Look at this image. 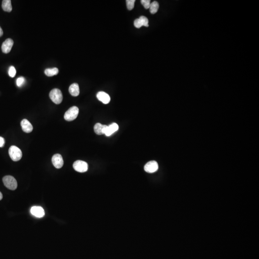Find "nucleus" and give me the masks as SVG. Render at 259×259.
<instances>
[{
	"instance_id": "nucleus-1",
	"label": "nucleus",
	"mask_w": 259,
	"mask_h": 259,
	"mask_svg": "<svg viewBox=\"0 0 259 259\" xmlns=\"http://www.w3.org/2000/svg\"><path fill=\"white\" fill-rule=\"evenodd\" d=\"M9 154L12 160L13 161L20 160L22 157V152L17 146L12 145L9 148Z\"/></svg>"
},
{
	"instance_id": "nucleus-2",
	"label": "nucleus",
	"mask_w": 259,
	"mask_h": 259,
	"mask_svg": "<svg viewBox=\"0 0 259 259\" xmlns=\"http://www.w3.org/2000/svg\"><path fill=\"white\" fill-rule=\"evenodd\" d=\"M50 98L55 104H60L63 99L62 93L59 89H53L50 93Z\"/></svg>"
},
{
	"instance_id": "nucleus-3",
	"label": "nucleus",
	"mask_w": 259,
	"mask_h": 259,
	"mask_svg": "<svg viewBox=\"0 0 259 259\" xmlns=\"http://www.w3.org/2000/svg\"><path fill=\"white\" fill-rule=\"evenodd\" d=\"M4 185L11 190H15L17 187V183L16 179L12 176H6L2 178Z\"/></svg>"
},
{
	"instance_id": "nucleus-4",
	"label": "nucleus",
	"mask_w": 259,
	"mask_h": 259,
	"mask_svg": "<svg viewBox=\"0 0 259 259\" xmlns=\"http://www.w3.org/2000/svg\"><path fill=\"white\" fill-rule=\"evenodd\" d=\"M79 113V109L77 107H70L64 114V119L67 121H72L77 118Z\"/></svg>"
},
{
	"instance_id": "nucleus-5",
	"label": "nucleus",
	"mask_w": 259,
	"mask_h": 259,
	"mask_svg": "<svg viewBox=\"0 0 259 259\" xmlns=\"http://www.w3.org/2000/svg\"><path fill=\"white\" fill-rule=\"evenodd\" d=\"M74 170L78 172L83 173L87 171L88 170V163L82 160H77L74 162L73 164Z\"/></svg>"
},
{
	"instance_id": "nucleus-6",
	"label": "nucleus",
	"mask_w": 259,
	"mask_h": 259,
	"mask_svg": "<svg viewBox=\"0 0 259 259\" xmlns=\"http://www.w3.org/2000/svg\"><path fill=\"white\" fill-rule=\"evenodd\" d=\"M158 165L156 161H151L146 163L144 167V170L146 172L152 173L158 170Z\"/></svg>"
},
{
	"instance_id": "nucleus-7",
	"label": "nucleus",
	"mask_w": 259,
	"mask_h": 259,
	"mask_svg": "<svg viewBox=\"0 0 259 259\" xmlns=\"http://www.w3.org/2000/svg\"><path fill=\"white\" fill-rule=\"evenodd\" d=\"M52 164L56 168H61L62 167L64 164L63 158L60 154H57L53 156L52 157Z\"/></svg>"
},
{
	"instance_id": "nucleus-8",
	"label": "nucleus",
	"mask_w": 259,
	"mask_h": 259,
	"mask_svg": "<svg viewBox=\"0 0 259 259\" xmlns=\"http://www.w3.org/2000/svg\"><path fill=\"white\" fill-rule=\"evenodd\" d=\"M13 41L11 39H6L2 43V52L5 53H8L11 51L13 46Z\"/></svg>"
},
{
	"instance_id": "nucleus-9",
	"label": "nucleus",
	"mask_w": 259,
	"mask_h": 259,
	"mask_svg": "<svg viewBox=\"0 0 259 259\" xmlns=\"http://www.w3.org/2000/svg\"><path fill=\"white\" fill-rule=\"evenodd\" d=\"M118 125L116 123H113L109 126H107L104 130V134L107 136H111L113 133L118 130Z\"/></svg>"
},
{
	"instance_id": "nucleus-10",
	"label": "nucleus",
	"mask_w": 259,
	"mask_h": 259,
	"mask_svg": "<svg viewBox=\"0 0 259 259\" xmlns=\"http://www.w3.org/2000/svg\"><path fill=\"white\" fill-rule=\"evenodd\" d=\"M30 212L32 215L41 218L45 215V211L42 207L40 206H33L31 208Z\"/></svg>"
},
{
	"instance_id": "nucleus-11",
	"label": "nucleus",
	"mask_w": 259,
	"mask_h": 259,
	"mask_svg": "<svg viewBox=\"0 0 259 259\" xmlns=\"http://www.w3.org/2000/svg\"><path fill=\"white\" fill-rule=\"evenodd\" d=\"M21 126L23 131L26 133H31L33 129L32 124L27 119H24L21 121Z\"/></svg>"
},
{
	"instance_id": "nucleus-12",
	"label": "nucleus",
	"mask_w": 259,
	"mask_h": 259,
	"mask_svg": "<svg viewBox=\"0 0 259 259\" xmlns=\"http://www.w3.org/2000/svg\"><path fill=\"white\" fill-rule=\"evenodd\" d=\"M96 97L99 100L105 104H108L111 101L110 96L103 91L99 92L96 95Z\"/></svg>"
},
{
	"instance_id": "nucleus-13",
	"label": "nucleus",
	"mask_w": 259,
	"mask_h": 259,
	"mask_svg": "<svg viewBox=\"0 0 259 259\" xmlns=\"http://www.w3.org/2000/svg\"><path fill=\"white\" fill-rule=\"evenodd\" d=\"M69 91L70 94L73 96H78L80 93L78 84L77 83H73L71 84L69 87Z\"/></svg>"
},
{
	"instance_id": "nucleus-14",
	"label": "nucleus",
	"mask_w": 259,
	"mask_h": 259,
	"mask_svg": "<svg viewBox=\"0 0 259 259\" xmlns=\"http://www.w3.org/2000/svg\"><path fill=\"white\" fill-rule=\"evenodd\" d=\"M106 126V125H103L99 123H96L94 128L95 132L98 135H102L104 134V130Z\"/></svg>"
},
{
	"instance_id": "nucleus-15",
	"label": "nucleus",
	"mask_w": 259,
	"mask_h": 259,
	"mask_svg": "<svg viewBox=\"0 0 259 259\" xmlns=\"http://www.w3.org/2000/svg\"><path fill=\"white\" fill-rule=\"evenodd\" d=\"M2 8L6 12H10L12 10L11 1V0H3L2 2Z\"/></svg>"
},
{
	"instance_id": "nucleus-16",
	"label": "nucleus",
	"mask_w": 259,
	"mask_h": 259,
	"mask_svg": "<svg viewBox=\"0 0 259 259\" xmlns=\"http://www.w3.org/2000/svg\"><path fill=\"white\" fill-rule=\"evenodd\" d=\"M58 73H59V70L57 68H48L45 70V73L48 77H52L54 75H57Z\"/></svg>"
},
{
	"instance_id": "nucleus-17",
	"label": "nucleus",
	"mask_w": 259,
	"mask_h": 259,
	"mask_svg": "<svg viewBox=\"0 0 259 259\" xmlns=\"http://www.w3.org/2000/svg\"><path fill=\"white\" fill-rule=\"evenodd\" d=\"M159 8V4L156 1H154L151 3L150 6V12L152 14H155L158 11Z\"/></svg>"
},
{
	"instance_id": "nucleus-18",
	"label": "nucleus",
	"mask_w": 259,
	"mask_h": 259,
	"mask_svg": "<svg viewBox=\"0 0 259 259\" xmlns=\"http://www.w3.org/2000/svg\"><path fill=\"white\" fill-rule=\"evenodd\" d=\"M139 19L141 21L142 26H145V27H148V19H147V17H144V16H141V17H140Z\"/></svg>"
},
{
	"instance_id": "nucleus-19",
	"label": "nucleus",
	"mask_w": 259,
	"mask_h": 259,
	"mask_svg": "<svg viewBox=\"0 0 259 259\" xmlns=\"http://www.w3.org/2000/svg\"><path fill=\"white\" fill-rule=\"evenodd\" d=\"M127 7L129 10H132L133 9L134 7V3L135 0H127L126 1Z\"/></svg>"
},
{
	"instance_id": "nucleus-20",
	"label": "nucleus",
	"mask_w": 259,
	"mask_h": 259,
	"mask_svg": "<svg viewBox=\"0 0 259 259\" xmlns=\"http://www.w3.org/2000/svg\"><path fill=\"white\" fill-rule=\"evenodd\" d=\"M16 73H17V71H16V69H15V68L14 67L11 66L9 68L8 73H9V76L11 77H15V75H16Z\"/></svg>"
},
{
	"instance_id": "nucleus-21",
	"label": "nucleus",
	"mask_w": 259,
	"mask_h": 259,
	"mask_svg": "<svg viewBox=\"0 0 259 259\" xmlns=\"http://www.w3.org/2000/svg\"><path fill=\"white\" fill-rule=\"evenodd\" d=\"M141 2L145 9H148L149 8L151 5V1L150 0H142Z\"/></svg>"
},
{
	"instance_id": "nucleus-22",
	"label": "nucleus",
	"mask_w": 259,
	"mask_h": 259,
	"mask_svg": "<svg viewBox=\"0 0 259 259\" xmlns=\"http://www.w3.org/2000/svg\"><path fill=\"white\" fill-rule=\"evenodd\" d=\"M26 80L23 77L18 78L17 80V84L18 87H21L24 84Z\"/></svg>"
},
{
	"instance_id": "nucleus-23",
	"label": "nucleus",
	"mask_w": 259,
	"mask_h": 259,
	"mask_svg": "<svg viewBox=\"0 0 259 259\" xmlns=\"http://www.w3.org/2000/svg\"><path fill=\"white\" fill-rule=\"evenodd\" d=\"M134 25L137 28H139L142 27V23H141V21L139 18L138 19H135L134 22Z\"/></svg>"
},
{
	"instance_id": "nucleus-24",
	"label": "nucleus",
	"mask_w": 259,
	"mask_h": 259,
	"mask_svg": "<svg viewBox=\"0 0 259 259\" xmlns=\"http://www.w3.org/2000/svg\"><path fill=\"white\" fill-rule=\"evenodd\" d=\"M5 139L2 137L0 136V147H2L5 145Z\"/></svg>"
},
{
	"instance_id": "nucleus-25",
	"label": "nucleus",
	"mask_w": 259,
	"mask_h": 259,
	"mask_svg": "<svg viewBox=\"0 0 259 259\" xmlns=\"http://www.w3.org/2000/svg\"><path fill=\"white\" fill-rule=\"evenodd\" d=\"M3 35V31L2 28L0 27V37H2Z\"/></svg>"
},
{
	"instance_id": "nucleus-26",
	"label": "nucleus",
	"mask_w": 259,
	"mask_h": 259,
	"mask_svg": "<svg viewBox=\"0 0 259 259\" xmlns=\"http://www.w3.org/2000/svg\"><path fill=\"white\" fill-rule=\"evenodd\" d=\"M2 199V194L1 192H0V200H1Z\"/></svg>"
}]
</instances>
